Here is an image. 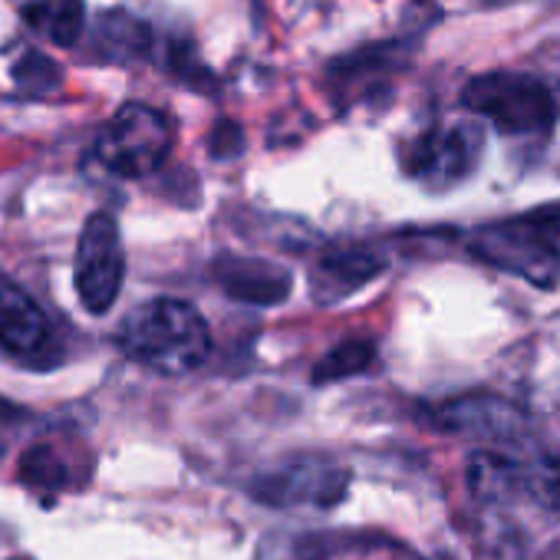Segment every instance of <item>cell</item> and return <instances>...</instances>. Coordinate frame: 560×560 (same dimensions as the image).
Wrapping results in <instances>:
<instances>
[{
    "label": "cell",
    "mask_w": 560,
    "mask_h": 560,
    "mask_svg": "<svg viewBox=\"0 0 560 560\" xmlns=\"http://www.w3.org/2000/svg\"><path fill=\"white\" fill-rule=\"evenodd\" d=\"M119 347L126 357L142 363L145 370L182 376L198 370L211 353V334L205 317L172 298L139 304L119 327Z\"/></svg>",
    "instance_id": "1"
},
{
    "label": "cell",
    "mask_w": 560,
    "mask_h": 560,
    "mask_svg": "<svg viewBox=\"0 0 560 560\" xmlns=\"http://www.w3.org/2000/svg\"><path fill=\"white\" fill-rule=\"evenodd\" d=\"M96 47L109 60H139L149 50V27L129 14H109L100 18L96 31Z\"/></svg>",
    "instance_id": "14"
},
{
    "label": "cell",
    "mask_w": 560,
    "mask_h": 560,
    "mask_svg": "<svg viewBox=\"0 0 560 560\" xmlns=\"http://www.w3.org/2000/svg\"><path fill=\"white\" fill-rule=\"evenodd\" d=\"M21 478L34 488H60L63 485V462L54 455V448H31L21 465Z\"/></svg>",
    "instance_id": "16"
},
{
    "label": "cell",
    "mask_w": 560,
    "mask_h": 560,
    "mask_svg": "<svg viewBox=\"0 0 560 560\" xmlns=\"http://www.w3.org/2000/svg\"><path fill=\"white\" fill-rule=\"evenodd\" d=\"M350 475L320 455H298L257 481V498L277 508H330L343 498Z\"/></svg>",
    "instance_id": "8"
},
{
    "label": "cell",
    "mask_w": 560,
    "mask_h": 560,
    "mask_svg": "<svg viewBox=\"0 0 560 560\" xmlns=\"http://www.w3.org/2000/svg\"><path fill=\"white\" fill-rule=\"evenodd\" d=\"M214 132H218V136H214L211 149H214L218 155H234V152L244 145V139H241V129H237V126H231V122H221Z\"/></svg>",
    "instance_id": "17"
},
{
    "label": "cell",
    "mask_w": 560,
    "mask_h": 560,
    "mask_svg": "<svg viewBox=\"0 0 560 560\" xmlns=\"http://www.w3.org/2000/svg\"><path fill=\"white\" fill-rule=\"evenodd\" d=\"M373 360H376V347L370 340H347L317 363L314 380L317 383H337V380H347V376H357V373L370 370Z\"/></svg>",
    "instance_id": "15"
},
{
    "label": "cell",
    "mask_w": 560,
    "mask_h": 560,
    "mask_svg": "<svg viewBox=\"0 0 560 560\" xmlns=\"http://www.w3.org/2000/svg\"><path fill=\"white\" fill-rule=\"evenodd\" d=\"M211 273H214V280H218L228 298L254 304V307L280 304V301H288V294H291V273L267 264V260L224 254V257L214 260Z\"/></svg>",
    "instance_id": "10"
},
{
    "label": "cell",
    "mask_w": 560,
    "mask_h": 560,
    "mask_svg": "<svg viewBox=\"0 0 560 560\" xmlns=\"http://www.w3.org/2000/svg\"><path fill=\"white\" fill-rule=\"evenodd\" d=\"M0 350L24 370H54L63 360V343L44 307L0 273Z\"/></svg>",
    "instance_id": "7"
},
{
    "label": "cell",
    "mask_w": 560,
    "mask_h": 560,
    "mask_svg": "<svg viewBox=\"0 0 560 560\" xmlns=\"http://www.w3.org/2000/svg\"><path fill=\"white\" fill-rule=\"evenodd\" d=\"M172 152V126L162 113L142 103L122 106L96 139V159L119 178H145Z\"/></svg>",
    "instance_id": "4"
},
{
    "label": "cell",
    "mask_w": 560,
    "mask_h": 560,
    "mask_svg": "<svg viewBox=\"0 0 560 560\" xmlns=\"http://www.w3.org/2000/svg\"><path fill=\"white\" fill-rule=\"evenodd\" d=\"M27 21L57 47H73L83 37V0H34Z\"/></svg>",
    "instance_id": "13"
},
{
    "label": "cell",
    "mask_w": 560,
    "mask_h": 560,
    "mask_svg": "<svg viewBox=\"0 0 560 560\" xmlns=\"http://www.w3.org/2000/svg\"><path fill=\"white\" fill-rule=\"evenodd\" d=\"M122 277H126V250H122L119 224L109 211H96L83 224L77 244L73 280H77L80 304L96 317L109 314V307L122 291Z\"/></svg>",
    "instance_id": "6"
},
{
    "label": "cell",
    "mask_w": 560,
    "mask_h": 560,
    "mask_svg": "<svg viewBox=\"0 0 560 560\" xmlns=\"http://www.w3.org/2000/svg\"><path fill=\"white\" fill-rule=\"evenodd\" d=\"M383 270H386L383 254L370 247H340L320 257V264L311 273V291L320 304H337L363 291Z\"/></svg>",
    "instance_id": "11"
},
{
    "label": "cell",
    "mask_w": 560,
    "mask_h": 560,
    "mask_svg": "<svg viewBox=\"0 0 560 560\" xmlns=\"http://www.w3.org/2000/svg\"><path fill=\"white\" fill-rule=\"evenodd\" d=\"M468 488L481 504H504L527 494V468L498 452H475L468 462Z\"/></svg>",
    "instance_id": "12"
},
{
    "label": "cell",
    "mask_w": 560,
    "mask_h": 560,
    "mask_svg": "<svg viewBox=\"0 0 560 560\" xmlns=\"http://www.w3.org/2000/svg\"><path fill=\"white\" fill-rule=\"evenodd\" d=\"M8 560H31V557H8Z\"/></svg>",
    "instance_id": "18"
},
{
    "label": "cell",
    "mask_w": 560,
    "mask_h": 560,
    "mask_svg": "<svg viewBox=\"0 0 560 560\" xmlns=\"http://www.w3.org/2000/svg\"><path fill=\"white\" fill-rule=\"evenodd\" d=\"M485 152V126L478 119H455L432 126L406 149V172L425 188H452L465 182Z\"/></svg>",
    "instance_id": "5"
},
{
    "label": "cell",
    "mask_w": 560,
    "mask_h": 560,
    "mask_svg": "<svg viewBox=\"0 0 560 560\" xmlns=\"http://www.w3.org/2000/svg\"><path fill=\"white\" fill-rule=\"evenodd\" d=\"M439 429L458 432V435H478L494 442H521L527 432V419L517 406L498 399V396H462L445 402L435 412Z\"/></svg>",
    "instance_id": "9"
},
{
    "label": "cell",
    "mask_w": 560,
    "mask_h": 560,
    "mask_svg": "<svg viewBox=\"0 0 560 560\" xmlns=\"http://www.w3.org/2000/svg\"><path fill=\"white\" fill-rule=\"evenodd\" d=\"M462 106L501 136H544L557 119L550 90L527 73H485L462 90Z\"/></svg>",
    "instance_id": "3"
},
{
    "label": "cell",
    "mask_w": 560,
    "mask_h": 560,
    "mask_svg": "<svg viewBox=\"0 0 560 560\" xmlns=\"http://www.w3.org/2000/svg\"><path fill=\"white\" fill-rule=\"evenodd\" d=\"M468 250L504 273L550 291L560 284V208L485 224L468 237Z\"/></svg>",
    "instance_id": "2"
}]
</instances>
